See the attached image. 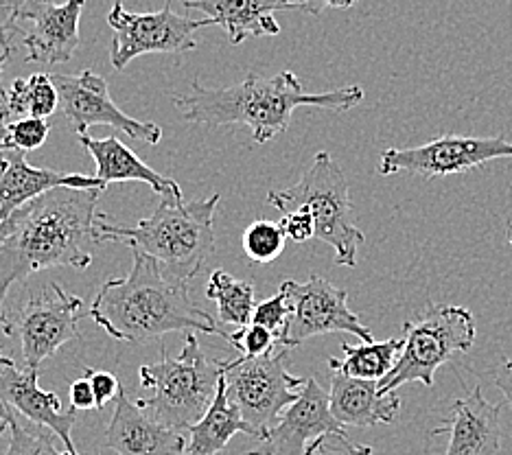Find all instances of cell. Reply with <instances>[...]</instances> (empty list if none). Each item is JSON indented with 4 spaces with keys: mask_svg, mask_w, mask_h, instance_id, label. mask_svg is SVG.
Here are the masks:
<instances>
[{
    "mask_svg": "<svg viewBox=\"0 0 512 455\" xmlns=\"http://www.w3.org/2000/svg\"><path fill=\"white\" fill-rule=\"evenodd\" d=\"M449 438L445 455H497L502 451V405L484 396L482 385L453 401L432 436Z\"/></svg>",
    "mask_w": 512,
    "mask_h": 455,
    "instance_id": "2e32d148",
    "label": "cell"
},
{
    "mask_svg": "<svg viewBox=\"0 0 512 455\" xmlns=\"http://www.w3.org/2000/svg\"><path fill=\"white\" fill-rule=\"evenodd\" d=\"M108 25L114 31L110 62L116 70H125L136 57L147 53H189L197 49L193 35L215 25V20H195L189 16H178L171 5L151 14H132L116 0Z\"/></svg>",
    "mask_w": 512,
    "mask_h": 455,
    "instance_id": "8fae6325",
    "label": "cell"
},
{
    "mask_svg": "<svg viewBox=\"0 0 512 455\" xmlns=\"http://www.w3.org/2000/svg\"><path fill=\"white\" fill-rule=\"evenodd\" d=\"M267 204L283 213L307 208L316 219V239L335 250V263L357 265V250L364 243V232L353 219L351 193L342 167L327 151H320L302 180L285 191L267 193Z\"/></svg>",
    "mask_w": 512,
    "mask_h": 455,
    "instance_id": "8992f818",
    "label": "cell"
},
{
    "mask_svg": "<svg viewBox=\"0 0 512 455\" xmlns=\"http://www.w3.org/2000/svg\"><path fill=\"white\" fill-rule=\"evenodd\" d=\"M40 372L18 370L14 359H9L0 372V403L25 416L31 423L51 431L60 438L66 451L79 455L73 442V427L77 423V410H62V401L55 392H44L38 385Z\"/></svg>",
    "mask_w": 512,
    "mask_h": 455,
    "instance_id": "ac0fdd59",
    "label": "cell"
},
{
    "mask_svg": "<svg viewBox=\"0 0 512 455\" xmlns=\"http://www.w3.org/2000/svg\"><path fill=\"white\" fill-rule=\"evenodd\" d=\"M403 353L386 379L379 381V392L390 394L407 383L434 385V375L460 353L475 346L473 313L458 305H432L416 320L403 324Z\"/></svg>",
    "mask_w": 512,
    "mask_h": 455,
    "instance_id": "52a82bcc",
    "label": "cell"
},
{
    "mask_svg": "<svg viewBox=\"0 0 512 455\" xmlns=\"http://www.w3.org/2000/svg\"><path fill=\"white\" fill-rule=\"evenodd\" d=\"M226 366L224 359H208L195 333H186L178 357L162 353L160 361L138 370L141 385L154 390V396L138 399L136 405L160 425L189 431L213 405Z\"/></svg>",
    "mask_w": 512,
    "mask_h": 455,
    "instance_id": "5b68a950",
    "label": "cell"
},
{
    "mask_svg": "<svg viewBox=\"0 0 512 455\" xmlns=\"http://www.w3.org/2000/svg\"><path fill=\"white\" fill-rule=\"evenodd\" d=\"M237 434L256 438L254 429L243 420L241 412L230 403L226 392V379L221 377L213 405L200 423L189 429L191 440L186 442V455H217L224 451Z\"/></svg>",
    "mask_w": 512,
    "mask_h": 455,
    "instance_id": "603a6c76",
    "label": "cell"
},
{
    "mask_svg": "<svg viewBox=\"0 0 512 455\" xmlns=\"http://www.w3.org/2000/svg\"><path fill=\"white\" fill-rule=\"evenodd\" d=\"M281 291L289 302V318L278 333V346L296 348L311 337L327 333H353L359 340L375 342L372 331L359 315L348 309V294L327 278L311 274L307 283L285 280Z\"/></svg>",
    "mask_w": 512,
    "mask_h": 455,
    "instance_id": "30bf717a",
    "label": "cell"
},
{
    "mask_svg": "<svg viewBox=\"0 0 512 455\" xmlns=\"http://www.w3.org/2000/svg\"><path fill=\"white\" fill-rule=\"evenodd\" d=\"M134 265L125 278L103 283L90 318L119 342H149L167 333L224 335L211 313L191 296L189 283L169 278L151 256L132 250Z\"/></svg>",
    "mask_w": 512,
    "mask_h": 455,
    "instance_id": "7a4b0ae2",
    "label": "cell"
},
{
    "mask_svg": "<svg viewBox=\"0 0 512 455\" xmlns=\"http://www.w3.org/2000/svg\"><path fill=\"white\" fill-rule=\"evenodd\" d=\"M278 224H281L285 237L296 243H307L316 237V219H313L307 208L292 210V213L283 215Z\"/></svg>",
    "mask_w": 512,
    "mask_h": 455,
    "instance_id": "d6a6232c",
    "label": "cell"
},
{
    "mask_svg": "<svg viewBox=\"0 0 512 455\" xmlns=\"http://www.w3.org/2000/svg\"><path fill=\"white\" fill-rule=\"evenodd\" d=\"M22 3L25 0H0V38L9 33H22L18 20H22Z\"/></svg>",
    "mask_w": 512,
    "mask_h": 455,
    "instance_id": "e575fe53",
    "label": "cell"
},
{
    "mask_svg": "<svg viewBox=\"0 0 512 455\" xmlns=\"http://www.w3.org/2000/svg\"><path fill=\"white\" fill-rule=\"evenodd\" d=\"M9 361V357L5 355V348L0 346V372H3V368H5V364Z\"/></svg>",
    "mask_w": 512,
    "mask_h": 455,
    "instance_id": "7bdbcfd3",
    "label": "cell"
},
{
    "mask_svg": "<svg viewBox=\"0 0 512 455\" xmlns=\"http://www.w3.org/2000/svg\"><path fill=\"white\" fill-rule=\"evenodd\" d=\"M51 134V123L46 119H18L7 125V140L5 149H20V151H33L46 143V138Z\"/></svg>",
    "mask_w": 512,
    "mask_h": 455,
    "instance_id": "f546056e",
    "label": "cell"
},
{
    "mask_svg": "<svg viewBox=\"0 0 512 455\" xmlns=\"http://www.w3.org/2000/svg\"><path fill=\"white\" fill-rule=\"evenodd\" d=\"M497 158H512V140L506 136H438L425 145L407 149H386L379 158L381 175H421V178H445L471 171Z\"/></svg>",
    "mask_w": 512,
    "mask_h": 455,
    "instance_id": "7c38bea8",
    "label": "cell"
},
{
    "mask_svg": "<svg viewBox=\"0 0 512 455\" xmlns=\"http://www.w3.org/2000/svg\"><path fill=\"white\" fill-rule=\"evenodd\" d=\"M219 200V193L195 202H186L184 195H162L154 215L138 221L136 228L112 226L106 215H99V239L123 241L156 259L169 278L189 283L215 252L213 217Z\"/></svg>",
    "mask_w": 512,
    "mask_h": 455,
    "instance_id": "277c9868",
    "label": "cell"
},
{
    "mask_svg": "<svg viewBox=\"0 0 512 455\" xmlns=\"http://www.w3.org/2000/svg\"><path fill=\"white\" fill-rule=\"evenodd\" d=\"M493 379H495L497 390L506 396V401L512 407V357L506 359L504 364L495 370Z\"/></svg>",
    "mask_w": 512,
    "mask_h": 455,
    "instance_id": "8d00e7d4",
    "label": "cell"
},
{
    "mask_svg": "<svg viewBox=\"0 0 512 455\" xmlns=\"http://www.w3.org/2000/svg\"><path fill=\"white\" fill-rule=\"evenodd\" d=\"M71 407L73 410H97L95 390H92L90 379L81 377L71 385Z\"/></svg>",
    "mask_w": 512,
    "mask_h": 455,
    "instance_id": "d590c367",
    "label": "cell"
},
{
    "mask_svg": "<svg viewBox=\"0 0 512 455\" xmlns=\"http://www.w3.org/2000/svg\"><path fill=\"white\" fill-rule=\"evenodd\" d=\"M86 0H66L53 5L51 0H25L22 20H31L33 29L22 31L27 46V62L64 64L71 62L79 46V18Z\"/></svg>",
    "mask_w": 512,
    "mask_h": 455,
    "instance_id": "9a60e30c",
    "label": "cell"
},
{
    "mask_svg": "<svg viewBox=\"0 0 512 455\" xmlns=\"http://www.w3.org/2000/svg\"><path fill=\"white\" fill-rule=\"evenodd\" d=\"M5 140H7V125H0V154L5 151Z\"/></svg>",
    "mask_w": 512,
    "mask_h": 455,
    "instance_id": "b9f144b4",
    "label": "cell"
},
{
    "mask_svg": "<svg viewBox=\"0 0 512 455\" xmlns=\"http://www.w3.org/2000/svg\"><path fill=\"white\" fill-rule=\"evenodd\" d=\"M186 9H195L215 20L226 31L230 44L248 38L278 35L276 11H302L300 0H182Z\"/></svg>",
    "mask_w": 512,
    "mask_h": 455,
    "instance_id": "44dd1931",
    "label": "cell"
},
{
    "mask_svg": "<svg viewBox=\"0 0 512 455\" xmlns=\"http://www.w3.org/2000/svg\"><path fill=\"white\" fill-rule=\"evenodd\" d=\"M86 377L90 379L92 390H95V399H97V410H103L112 399L119 396V392L123 390L119 379H116L112 372L106 370H86Z\"/></svg>",
    "mask_w": 512,
    "mask_h": 455,
    "instance_id": "836d02e7",
    "label": "cell"
},
{
    "mask_svg": "<svg viewBox=\"0 0 512 455\" xmlns=\"http://www.w3.org/2000/svg\"><path fill=\"white\" fill-rule=\"evenodd\" d=\"M55 189L106 191L108 184H103L97 175L31 167L27 154L20 149H5L0 154V221L9 219L22 206Z\"/></svg>",
    "mask_w": 512,
    "mask_h": 455,
    "instance_id": "e0dca14e",
    "label": "cell"
},
{
    "mask_svg": "<svg viewBox=\"0 0 512 455\" xmlns=\"http://www.w3.org/2000/svg\"><path fill=\"white\" fill-rule=\"evenodd\" d=\"M305 455H375L370 447L348 440L344 431H331L313 440Z\"/></svg>",
    "mask_w": 512,
    "mask_h": 455,
    "instance_id": "1f68e13d",
    "label": "cell"
},
{
    "mask_svg": "<svg viewBox=\"0 0 512 455\" xmlns=\"http://www.w3.org/2000/svg\"><path fill=\"white\" fill-rule=\"evenodd\" d=\"M362 101L364 90L359 86L311 95L302 88L292 70H283L270 79L250 73L239 86L221 90L204 88L200 81H193L186 95L173 97L184 121L200 125H246L252 130L254 143L259 145L285 132L300 105L346 112Z\"/></svg>",
    "mask_w": 512,
    "mask_h": 455,
    "instance_id": "3957f363",
    "label": "cell"
},
{
    "mask_svg": "<svg viewBox=\"0 0 512 455\" xmlns=\"http://www.w3.org/2000/svg\"><path fill=\"white\" fill-rule=\"evenodd\" d=\"M285 232L276 221L259 219L243 232V252L252 263H272L285 250Z\"/></svg>",
    "mask_w": 512,
    "mask_h": 455,
    "instance_id": "4316f807",
    "label": "cell"
},
{
    "mask_svg": "<svg viewBox=\"0 0 512 455\" xmlns=\"http://www.w3.org/2000/svg\"><path fill=\"white\" fill-rule=\"evenodd\" d=\"M7 429H9V416H7V410H5V405H3V403H0V436H3Z\"/></svg>",
    "mask_w": 512,
    "mask_h": 455,
    "instance_id": "ab89813d",
    "label": "cell"
},
{
    "mask_svg": "<svg viewBox=\"0 0 512 455\" xmlns=\"http://www.w3.org/2000/svg\"><path fill=\"white\" fill-rule=\"evenodd\" d=\"M53 81L60 92V108L68 127L77 132V136L88 134V127L92 125H110L132 140H143L147 145L160 143V125L154 121H138L125 114L112 101L108 81L95 70H84L79 75H53Z\"/></svg>",
    "mask_w": 512,
    "mask_h": 455,
    "instance_id": "4fadbf2b",
    "label": "cell"
},
{
    "mask_svg": "<svg viewBox=\"0 0 512 455\" xmlns=\"http://www.w3.org/2000/svg\"><path fill=\"white\" fill-rule=\"evenodd\" d=\"M331 412V396L316 377L305 379L298 401L292 403L261 440V447L248 455H305L313 440L331 431H344Z\"/></svg>",
    "mask_w": 512,
    "mask_h": 455,
    "instance_id": "5bb4252c",
    "label": "cell"
},
{
    "mask_svg": "<svg viewBox=\"0 0 512 455\" xmlns=\"http://www.w3.org/2000/svg\"><path fill=\"white\" fill-rule=\"evenodd\" d=\"M300 3H302V11H307V14H313V16H320L327 7L346 9V7H353L357 0H300Z\"/></svg>",
    "mask_w": 512,
    "mask_h": 455,
    "instance_id": "74e56055",
    "label": "cell"
},
{
    "mask_svg": "<svg viewBox=\"0 0 512 455\" xmlns=\"http://www.w3.org/2000/svg\"><path fill=\"white\" fill-rule=\"evenodd\" d=\"M226 340L239 350L241 357H263L281 348L278 346V335L259 324H248L235 333H226Z\"/></svg>",
    "mask_w": 512,
    "mask_h": 455,
    "instance_id": "f1b7e54d",
    "label": "cell"
},
{
    "mask_svg": "<svg viewBox=\"0 0 512 455\" xmlns=\"http://www.w3.org/2000/svg\"><path fill=\"white\" fill-rule=\"evenodd\" d=\"M5 410L9 416V431H11L9 447L5 455H71L68 451L64 453L55 447L51 431H46L42 427L29 431L27 427H22L18 423L14 414H11V407L5 405Z\"/></svg>",
    "mask_w": 512,
    "mask_h": 455,
    "instance_id": "83f0119b",
    "label": "cell"
},
{
    "mask_svg": "<svg viewBox=\"0 0 512 455\" xmlns=\"http://www.w3.org/2000/svg\"><path fill=\"white\" fill-rule=\"evenodd\" d=\"M99 189H55L11 215L0 241V318L9 289L49 267L86 270L99 239Z\"/></svg>",
    "mask_w": 512,
    "mask_h": 455,
    "instance_id": "6da1fadb",
    "label": "cell"
},
{
    "mask_svg": "<svg viewBox=\"0 0 512 455\" xmlns=\"http://www.w3.org/2000/svg\"><path fill=\"white\" fill-rule=\"evenodd\" d=\"M79 143L92 156V160H95V165H97L95 175L103 184L145 182L160 197L162 195H182V189L176 180H169V178H165V175H160L158 171L145 165V162L138 158L125 143H121L116 136L92 138L90 134H81Z\"/></svg>",
    "mask_w": 512,
    "mask_h": 455,
    "instance_id": "7402d4cb",
    "label": "cell"
},
{
    "mask_svg": "<svg viewBox=\"0 0 512 455\" xmlns=\"http://www.w3.org/2000/svg\"><path fill=\"white\" fill-rule=\"evenodd\" d=\"M11 232V219L0 221V241H5Z\"/></svg>",
    "mask_w": 512,
    "mask_h": 455,
    "instance_id": "60d3db41",
    "label": "cell"
},
{
    "mask_svg": "<svg viewBox=\"0 0 512 455\" xmlns=\"http://www.w3.org/2000/svg\"><path fill=\"white\" fill-rule=\"evenodd\" d=\"M331 368V412L342 425L375 427L390 425L401 412L397 392L381 394L379 381L348 377L340 368Z\"/></svg>",
    "mask_w": 512,
    "mask_h": 455,
    "instance_id": "ffe728a7",
    "label": "cell"
},
{
    "mask_svg": "<svg viewBox=\"0 0 512 455\" xmlns=\"http://www.w3.org/2000/svg\"><path fill=\"white\" fill-rule=\"evenodd\" d=\"M287 318H289V302L283 291H278V294L272 296L270 300H263L256 305L252 324H259L263 329H270L272 333L278 335L287 324Z\"/></svg>",
    "mask_w": 512,
    "mask_h": 455,
    "instance_id": "4dcf8cb0",
    "label": "cell"
},
{
    "mask_svg": "<svg viewBox=\"0 0 512 455\" xmlns=\"http://www.w3.org/2000/svg\"><path fill=\"white\" fill-rule=\"evenodd\" d=\"M81 298L66 294L60 285L40 289L18 309L3 311L0 326L5 335L18 337L22 359L29 372H40L42 364L57 350L79 337Z\"/></svg>",
    "mask_w": 512,
    "mask_h": 455,
    "instance_id": "9c48e42d",
    "label": "cell"
},
{
    "mask_svg": "<svg viewBox=\"0 0 512 455\" xmlns=\"http://www.w3.org/2000/svg\"><path fill=\"white\" fill-rule=\"evenodd\" d=\"M206 298L217 305V315L221 322L232 326L252 324V315L256 309L254 285L248 280H237L226 270H215L208 278Z\"/></svg>",
    "mask_w": 512,
    "mask_h": 455,
    "instance_id": "484cf974",
    "label": "cell"
},
{
    "mask_svg": "<svg viewBox=\"0 0 512 455\" xmlns=\"http://www.w3.org/2000/svg\"><path fill=\"white\" fill-rule=\"evenodd\" d=\"M0 125L18 119H46L60 108V92L51 75L36 73L25 79H14L11 86L0 92Z\"/></svg>",
    "mask_w": 512,
    "mask_h": 455,
    "instance_id": "cb8c5ba5",
    "label": "cell"
},
{
    "mask_svg": "<svg viewBox=\"0 0 512 455\" xmlns=\"http://www.w3.org/2000/svg\"><path fill=\"white\" fill-rule=\"evenodd\" d=\"M289 348L263 357H239L228 361L224 379L230 403L254 429L256 440H265L289 405L298 401L305 379L287 370Z\"/></svg>",
    "mask_w": 512,
    "mask_h": 455,
    "instance_id": "ba28073f",
    "label": "cell"
},
{
    "mask_svg": "<svg viewBox=\"0 0 512 455\" xmlns=\"http://www.w3.org/2000/svg\"><path fill=\"white\" fill-rule=\"evenodd\" d=\"M11 53H14V46H11L9 38H0V70H3L5 64L9 62Z\"/></svg>",
    "mask_w": 512,
    "mask_h": 455,
    "instance_id": "f35d334b",
    "label": "cell"
},
{
    "mask_svg": "<svg viewBox=\"0 0 512 455\" xmlns=\"http://www.w3.org/2000/svg\"><path fill=\"white\" fill-rule=\"evenodd\" d=\"M506 237H508V243L512 245V219L508 221V230H506Z\"/></svg>",
    "mask_w": 512,
    "mask_h": 455,
    "instance_id": "ee69618b",
    "label": "cell"
},
{
    "mask_svg": "<svg viewBox=\"0 0 512 455\" xmlns=\"http://www.w3.org/2000/svg\"><path fill=\"white\" fill-rule=\"evenodd\" d=\"M405 340L403 337H392L386 342H362L359 346L342 344L344 359L329 357V366L340 368L348 377L366 379V381H381L390 375V370L397 366V361L403 353Z\"/></svg>",
    "mask_w": 512,
    "mask_h": 455,
    "instance_id": "d4e9b609",
    "label": "cell"
},
{
    "mask_svg": "<svg viewBox=\"0 0 512 455\" xmlns=\"http://www.w3.org/2000/svg\"><path fill=\"white\" fill-rule=\"evenodd\" d=\"M103 449L119 455H186V440L178 429L160 425L141 407L127 399L125 390L116 396V407L101 440Z\"/></svg>",
    "mask_w": 512,
    "mask_h": 455,
    "instance_id": "d6986e66",
    "label": "cell"
}]
</instances>
